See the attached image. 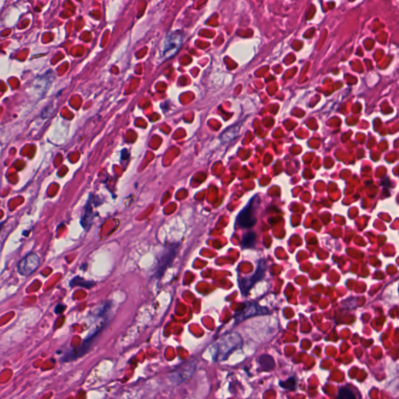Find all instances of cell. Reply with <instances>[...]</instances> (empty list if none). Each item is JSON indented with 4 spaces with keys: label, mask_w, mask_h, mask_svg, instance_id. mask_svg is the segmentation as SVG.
Wrapping results in <instances>:
<instances>
[{
    "label": "cell",
    "mask_w": 399,
    "mask_h": 399,
    "mask_svg": "<svg viewBox=\"0 0 399 399\" xmlns=\"http://www.w3.org/2000/svg\"><path fill=\"white\" fill-rule=\"evenodd\" d=\"M243 344L241 337L237 333H230L222 337L212 348V353L216 361H224Z\"/></svg>",
    "instance_id": "6da1fadb"
},
{
    "label": "cell",
    "mask_w": 399,
    "mask_h": 399,
    "mask_svg": "<svg viewBox=\"0 0 399 399\" xmlns=\"http://www.w3.org/2000/svg\"><path fill=\"white\" fill-rule=\"evenodd\" d=\"M182 42V34L179 31L172 32L170 35H167L161 56L165 59L172 57L177 52L179 51Z\"/></svg>",
    "instance_id": "7a4b0ae2"
},
{
    "label": "cell",
    "mask_w": 399,
    "mask_h": 399,
    "mask_svg": "<svg viewBox=\"0 0 399 399\" xmlns=\"http://www.w3.org/2000/svg\"><path fill=\"white\" fill-rule=\"evenodd\" d=\"M40 259L37 254L34 253L28 254L18 264V272L22 276H29L38 269Z\"/></svg>",
    "instance_id": "3957f363"
},
{
    "label": "cell",
    "mask_w": 399,
    "mask_h": 399,
    "mask_svg": "<svg viewBox=\"0 0 399 399\" xmlns=\"http://www.w3.org/2000/svg\"><path fill=\"white\" fill-rule=\"evenodd\" d=\"M257 203V202H256ZM256 203H253V199L249 202L248 205L245 207L242 212L239 214L237 218V224L242 228L253 227L256 223Z\"/></svg>",
    "instance_id": "277c9868"
},
{
    "label": "cell",
    "mask_w": 399,
    "mask_h": 399,
    "mask_svg": "<svg viewBox=\"0 0 399 399\" xmlns=\"http://www.w3.org/2000/svg\"><path fill=\"white\" fill-rule=\"evenodd\" d=\"M195 369V363L193 362H185L171 373V380L175 383H180L189 378Z\"/></svg>",
    "instance_id": "5b68a950"
},
{
    "label": "cell",
    "mask_w": 399,
    "mask_h": 399,
    "mask_svg": "<svg viewBox=\"0 0 399 399\" xmlns=\"http://www.w3.org/2000/svg\"><path fill=\"white\" fill-rule=\"evenodd\" d=\"M100 331H101V329L96 330L95 333L91 334V336L86 338V340L83 342L81 346L78 347V348H76V349L70 352V354H68L65 357V360L69 361L71 360V359H77V358L82 356L83 355L86 353L89 350V348H91V345L93 344L95 338L98 336Z\"/></svg>",
    "instance_id": "8992f818"
},
{
    "label": "cell",
    "mask_w": 399,
    "mask_h": 399,
    "mask_svg": "<svg viewBox=\"0 0 399 399\" xmlns=\"http://www.w3.org/2000/svg\"><path fill=\"white\" fill-rule=\"evenodd\" d=\"M265 265H261L258 267L257 272L250 278V279H244L240 282V289H241L243 294H246L250 289L252 288L254 284L258 281L263 279L265 274Z\"/></svg>",
    "instance_id": "52a82bcc"
},
{
    "label": "cell",
    "mask_w": 399,
    "mask_h": 399,
    "mask_svg": "<svg viewBox=\"0 0 399 399\" xmlns=\"http://www.w3.org/2000/svg\"><path fill=\"white\" fill-rule=\"evenodd\" d=\"M267 313H268V310L261 308V307L258 306V305L251 304L245 307L244 310L237 312V314L235 316V319H236L237 321L240 322V321H242L244 319L248 318L251 316L266 314Z\"/></svg>",
    "instance_id": "ba28073f"
},
{
    "label": "cell",
    "mask_w": 399,
    "mask_h": 399,
    "mask_svg": "<svg viewBox=\"0 0 399 399\" xmlns=\"http://www.w3.org/2000/svg\"><path fill=\"white\" fill-rule=\"evenodd\" d=\"M176 247H171L168 250L164 252L163 255L159 258L158 261V269H157V275H162L163 272L166 269L167 267L171 264L173 258H175L176 254Z\"/></svg>",
    "instance_id": "9c48e42d"
},
{
    "label": "cell",
    "mask_w": 399,
    "mask_h": 399,
    "mask_svg": "<svg viewBox=\"0 0 399 399\" xmlns=\"http://www.w3.org/2000/svg\"><path fill=\"white\" fill-rule=\"evenodd\" d=\"M94 212L93 208H92V202H91V197L89 198L86 206H85V212H84V216L81 219V223L82 225L83 228L85 230H89L92 225V221H93Z\"/></svg>",
    "instance_id": "30bf717a"
},
{
    "label": "cell",
    "mask_w": 399,
    "mask_h": 399,
    "mask_svg": "<svg viewBox=\"0 0 399 399\" xmlns=\"http://www.w3.org/2000/svg\"><path fill=\"white\" fill-rule=\"evenodd\" d=\"M82 286V287L90 289L92 286H95V282H89V281L84 280L82 278L80 277H76L70 282V286Z\"/></svg>",
    "instance_id": "8fae6325"
},
{
    "label": "cell",
    "mask_w": 399,
    "mask_h": 399,
    "mask_svg": "<svg viewBox=\"0 0 399 399\" xmlns=\"http://www.w3.org/2000/svg\"><path fill=\"white\" fill-rule=\"evenodd\" d=\"M256 234L253 232L248 233L243 238V247L244 248H251L256 244Z\"/></svg>",
    "instance_id": "7c38bea8"
},
{
    "label": "cell",
    "mask_w": 399,
    "mask_h": 399,
    "mask_svg": "<svg viewBox=\"0 0 399 399\" xmlns=\"http://www.w3.org/2000/svg\"><path fill=\"white\" fill-rule=\"evenodd\" d=\"M337 399H355V397L349 389L341 387L338 391Z\"/></svg>",
    "instance_id": "4fadbf2b"
},
{
    "label": "cell",
    "mask_w": 399,
    "mask_h": 399,
    "mask_svg": "<svg viewBox=\"0 0 399 399\" xmlns=\"http://www.w3.org/2000/svg\"><path fill=\"white\" fill-rule=\"evenodd\" d=\"M65 309H66V306H64V305L59 304L57 305V306H56L55 312H56V313H58V314H60V313H63V312L64 311V310H65Z\"/></svg>",
    "instance_id": "5bb4252c"
},
{
    "label": "cell",
    "mask_w": 399,
    "mask_h": 399,
    "mask_svg": "<svg viewBox=\"0 0 399 399\" xmlns=\"http://www.w3.org/2000/svg\"><path fill=\"white\" fill-rule=\"evenodd\" d=\"M4 224H5V222H4V223H2L1 224H0V231H1V230H2L3 226H4Z\"/></svg>",
    "instance_id": "9a60e30c"
}]
</instances>
